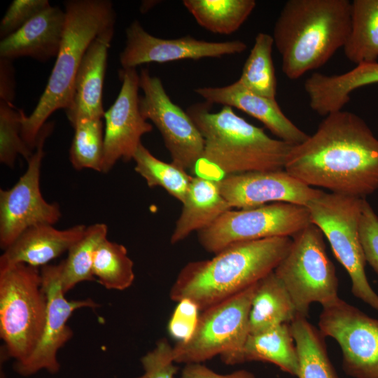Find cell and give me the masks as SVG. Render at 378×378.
I'll list each match as a JSON object with an SVG mask.
<instances>
[{"label":"cell","instance_id":"cell-1","mask_svg":"<svg viewBox=\"0 0 378 378\" xmlns=\"http://www.w3.org/2000/svg\"><path fill=\"white\" fill-rule=\"evenodd\" d=\"M284 170L310 187L365 198L378 190V139L355 113H331L293 146Z\"/></svg>","mask_w":378,"mask_h":378},{"label":"cell","instance_id":"cell-2","mask_svg":"<svg viewBox=\"0 0 378 378\" xmlns=\"http://www.w3.org/2000/svg\"><path fill=\"white\" fill-rule=\"evenodd\" d=\"M289 237L238 242L211 259L187 263L170 291V299H189L200 312L224 301L274 271L288 252Z\"/></svg>","mask_w":378,"mask_h":378},{"label":"cell","instance_id":"cell-3","mask_svg":"<svg viewBox=\"0 0 378 378\" xmlns=\"http://www.w3.org/2000/svg\"><path fill=\"white\" fill-rule=\"evenodd\" d=\"M349 0H288L274 23L272 38L289 79L323 66L344 48L351 29Z\"/></svg>","mask_w":378,"mask_h":378},{"label":"cell","instance_id":"cell-4","mask_svg":"<svg viewBox=\"0 0 378 378\" xmlns=\"http://www.w3.org/2000/svg\"><path fill=\"white\" fill-rule=\"evenodd\" d=\"M211 105L197 103L186 110L204 139L201 160L227 176L284 169L293 145L270 137L230 106L213 113Z\"/></svg>","mask_w":378,"mask_h":378},{"label":"cell","instance_id":"cell-5","mask_svg":"<svg viewBox=\"0 0 378 378\" xmlns=\"http://www.w3.org/2000/svg\"><path fill=\"white\" fill-rule=\"evenodd\" d=\"M64 6L66 24L55 65L36 108L22 119L21 136L32 151L50 115L68 107L74 81L88 46L102 31L115 24L116 14L111 1L68 0Z\"/></svg>","mask_w":378,"mask_h":378},{"label":"cell","instance_id":"cell-6","mask_svg":"<svg viewBox=\"0 0 378 378\" xmlns=\"http://www.w3.org/2000/svg\"><path fill=\"white\" fill-rule=\"evenodd\" d=\"M47 305L38 267L19 263L0 269V337L15 362L27 359L36 347Z\"/></svg>","mask_w":378,"mask_h":378},{"label":"cell","instance_id":"cell-7","mask_svg":"<svg viewBox=\"0 0 378 378\" xmlns=\"http://www.w3.org/2000/svg\"><path fill=\"white\" fill-rule=\"evenodd\" d=\"M274 272L287 289L296 316L307 318L312 303L323 308L340 299L338 279L326 253L324 235L314 223L292 237L288 252Z\"/></svg>","mask_w":378,"mask_h":378},{"label":"cell","instance_id":"cell-8","mask_svg":"<svg viewBox=\"0 0 378 378\" xmlns=\"http://www.w3.org/2000/svg\"><path fill=\"white\" fill-rule=\"evenodd\" d=\"M363 199L323 191L306 207L312 223L322 231L335 256L347 272L352 294L378 311V294L365 274L366 260L359 236Z\"/></svg>","mask_w":378,"mask_h":378},{"label":"cell","instance_id":"cell-9","mask_svg":"<svg viewBox=\"0 0 378 378\" xmlns=\"http://www.w3.org/2000/svg\"><path fill=\"white\" fill-rule=\"evenodd\" d=\"M257 283L201 312L192 337L172 346L174 361L201 363L240 351L250 334L249 313Z\"/></svg>","mask_w":378,"mask_h":378},{"label":"cell","instance_id":"cell-10","mask_svg":"<svg viewBox=\"0 0 378 378\" xmlns=\"http://www.w3.org/2000/svg\"><path fill=\"white\" fill-rule=\"evenodd\" d=\"M311 223L306 206L274 202L253 208L230 209L197 232V237L204 249L216 254L238 242L276 237H293Z\"/></svg>","mask_w":378,"mask_h":378},{"label":"cell","instance_id":"cell-11","mask_svg":"<svg viewBox=\"0 0 378 378\" xmlns=\"http://www.w3.org/2000/svg\"><path fill=\"white\" fill-rule=\"evenodd\" d=\"M53 127L52 122L42 127L26 172L12 188L0 190V246L4 251L27 229L53 225L62 216L59 205L48 202L40 189L43 146Z\"/></svg>","mask_w":378,"mask_h":378},{"label":"cell","instance_id":"cell-12","mask_svg":"<svg viewBox=\"0 0 378 378\" xmlns=\"http://www.w3.org/2000/svg\"><path fill=\"white\" fill-rule=\"evenodd\" d=\"M139 86L144 93L139 99L140 112L159 130L172 162L186 171L195 170L204 152V139L195 122L172 101L161 80L147 69L140 71Z\"/></svg>","mask_w":378,"mask_h":378},{"label":"cell","instance_id":"cell-13","mask_svg":"<svg viewBox=\"0 0 378 378\" xmlns=\"http://www.w3.org/2000/svg\"><path fill=\"white\" fill-rule=\"evenodd\" d=\"M318 326L338 343L347 375L378 378V319L340 298L323 308Z\"/></svg>","mask_w":378,"mask_h":378},{"label":"cell","instance_id":"cell-14","mask_svg":"<svg viewBox=\"0 0 378 378\" xmlns=\"http://www.w3.org/2000/svg\"><path fill=\"white\" fill-rule=\"evenodd\" d=\"M62 261L41 267L42 284L48 298L47 314L41 339L31 354L22 362H15L13 369L21 376L32 375L41 370L54 374L59 370L57 352L71 338L67 325L72 314L80 308L95 309L99 304L92 299L68 300L62 283Z\"/></svg>","mask_w":378,"mask_h":378},{"label":"cell","instance_id":"cell-15","mask_svg":"<svg viewBox=\"0 0 378 378\" xmlns=\"http://www.w3.org/2000/svg\"><path fill=\"white\" fill-rule=\"evenodd\" d=\"M125 34V46L119 55L122 69H136L151 62L218 58L241 53L247 48L239 40L206 41L190 35L172 39L159 38L149 34L137 20L130 23Z\"/></svg>","mask_w":378,"mask_h":378},{"label":"cell","instance_id":"cell-16","mask_svg":"<svg viewBox=\"0 0 378 378\" xmlns=\"http://www.w3.org/2000/svg\"><path fill=\"white\" fill-rule=\"evenodd\" d=\"M122 82L119 94L105 111L102 173H108L122 160L129 162L139 146L143 135L153 126L141 115L139 106V74L135 68L119 71Z\"/></svg>","mask_w":378,"mask_h":378},{"label":"cell","instance_id":"cell-17","mask_svg":"<svg viewBox=\"0 0 378 378\" xmlns=\"http://www.w3.org/2000/svg\"><path fill=\"white\" fill-rule=\"evenodd\" d=\"M220 190L232 208L248 209L270 202L307 206L323 191L313 188L284 169L228 175L218 181Z\"/></svg>","mask_w":378,"mask_h":378},{"label":"cell","instance_id":"cell-18","mask_svg":"<svg viewBox=\"0 0 378 378\" xmlns=\"http://www.w3.org/2000/svg\"><path fill=\"white\" fill-rule=\"evenodd\" d=\"M115 26L97 35L86 50L77 71L71 97L65 110L73 127L80 119H104L102 94L108 50L114 35Z\"/></svg>","mask_w":378,"mask_h":378},{"label":"cell","instance_id":"cell-19","mask_svg":"<svg viewBox=\"0 0 378 378\" xmlns=\"http://www.w3.org/2000/svg\"><path fill=\"white\" fill-rule=\"evenodd\" d=\"M195 92L210 104L242 111L261 122L279 139L291 145L302 144L309 137L284 114L276 99L256 94L238 80L225 86L199 87Z\"/></svg>","mask_w":378,"mask_h":378},{"label":"cell","instance_id":"cell-20","mask_svg":"<svg viewBox=\"0 0 378 378\" xmlns=\"http://www.w3.org/2000/svg\"><path fill=\"white\" fill-rule=\"evenodd\" d=\"M66 24L64 10L50 6L0 42V58L30 57L46 62L57 57Z\"/></svg>","mask_w":378,"mask_h":378},{"label":"cell","instance_id":"cell-21","mask_svg":"<svg viewBox=\"0 0 378 378\" xmlns=\"http://www.w3.org/2000/svg\"><path fill=\"white\" fill-rule=\"evenodd\" d=\"M86 226L76 225L58 230L52 225H39L24 230L0 257V269L23 263L43 267L68 251L83 235Z\"/></svg>","mask_w":378,"mask_h":378},{"label":"cell","instance_id":"cell-22","mask_svg":"<svg viewBox=\"0 0 378 378\" xmlns=\"http://www.w3.org/2000/svg\"><path fill=\"white\" fill-rule=\"evenodd\" d=\"M378 83V62L357 64L341 74H312L304 83L309 106L317 114L326 116L342 110L356 89Z\"/></svg>","mask_w":378,"mask_h":378},{"label":"cell","instance_id":"cell-23","mask_svg":"<svg viewBox=\"0 0 378 378\" xmlns=\"http://www.w3.org/2000/svg\"><path fill=\"white\" fill-rule=\"evenodd\" d=\"M182 204L170 238L172 244L183 241L194 231L207 227L232 209L222 195L218 181L200 176H192Z\"/></svg>","mask_w":378,"mask_h":378},{"label":"cell","instance_id":"cell-24","mask_svg":"<svg viewBox=\"0 0 378 378\" xmlns=\"http://www.w3.org/2000/svg\"><path fill=\"white\" fill-rule=\"evenodd\" d=\"M220 358L227 365L248 361L268 362L292 376L298 374V352L290 323L249 334L240 351L220 356Z\"/></svg>","mask_w":378,"mask_h":378},{"label":"cell","instance_id":"cell-25","mask_svg":"<svg viewBox=\"0 0 378 378\" xmlns=\"http://www.w3.org/2000/svg\"><path fill=\"white\" fill-rule=\"evenodd\" d=\"M293 300L272 271L257 283L249 313V333H259L296 317Z\"/></svg>","mask_w":378,"mask_h":378},{"label":"cell","instance_id":"cell-26","mask_svg":"<svg viewBox=\"0 0 378 378\" xmlns=\"http://www.w3.org/2000/svg\"><path fill=\"white\" fill-rule=\"evenodd\" d=\"M298 357V378H339L328 354L325 337L307 318L290 323Z\"/></svg>","mask_w":378,"mask_h":378},{"label":"cell","instance_id":"cell-27","mask_svg":"<svg viewBox=\"0 0 378 378\" xmlns=\"http://www.w3.org/2000/svg\"><path fill=\"white\" fill-rule=\"evenodd\" d=\"M343 49L356 65L377 62L378 0L351 1V29Z\"/></svg>","mask_w":378,"mask_h":378},{"label":"cell","instance_id":"cell-28","mask_svg":"<svg viewBox=\"0 0 378 378\" xmlns=\"http://www.w3.org/2000/svg\"><path fill=\"white\" fill-rule=\"evenodd\" d=\"M183 4L197 22L216 34L238 30L254 10V0H184Z\"/></svg>","mask_w":378,"mask_h":378},{"label":"cell","instance_id":"cell-29","mask_svg":"<svg viewBox=\"0 0 378 378\" xmlns=\"http://www.w3.org/2000/svg\"><path fill=\"white\" fill-rule=\"evenodd\" d=\"M108 227L97 223L86 227L83 235L69 249L62 260V283L66 293L83 281H95L92 274L94 254L99 244L107 238Z\"/></svg>","mask_w":378,"mask_h":378},{"label":"cell","instance_id":"cell-30","mask_svg":"<svg viewBox=\"0 0 378 378\" xmlns=\"http://www.w3.org/2000/svg\"><path fill=\"white\" fill-rule=\"evenodd\" d=\"M274 45L272 35L258 33L238 79L249 91L271 99H275L277 86L272 55Z\"/></svg>","mask_w":378,"mask_h":378},{"label":"cell","instance_id":"cell-31","mask_svg":"<svg viewBox=\"0 0 378 378\" xmlns=\"http://www.w3.org/2000/svg\"><path fill=\"white\" fill-rule=\"evenodd\" d=\"M133 160L134 170L145 179L150 188L161 187L171 196L183 203L192 176L173 162L157 158L142 144L138 146Z\"/></svg>","mask_w":378,"mask_h":378},{"label":"cell","instance_id":"cell-32","mask_svg":"<svg viewBox=\"0 0 378 378\" xmlns=\"http://www.w3.org/2000/svg\"><path fill=\"white\" fill-rule=\"evenodd\" d=\"M92 274L108 290H123L134 280V262L122 244L104 239L96 249Z\"/></svg>","mask_w":378,"mask_h":378},{"label":"cell","instance_id":"cell-33","mask_svg":"<svg viewBox=\"0 0 378 378\" xmlns=\"http://www.w3.org/2000/svg\"><path fill=\"white\" fill-rule=\"evenodd\" d=\"M103 118L77 121L69 149V160L75 169H90L102 172L104 155Z\"/></svg>","mask_w":378,"mask_h":378},{"label":"cell","instance_id":"cell-34","mask_svg":"<svg viewBox=\"0 0 378 378\" xmlns=\"http://www.w3.org/2000/svg\"><path fill=\"white\" fill-rule=\"evenodd\" d=\"M24 114L12 102L0 100V162L8 167L15 166L19 155L28 162L34 152L21 136Z\"/></svg>","mask_w":378,"mask_h":378},{"label":"cell","instance_id":"cell-35","mask_svg":"<svg viewBox=\"0 0 378 378\" xmlns=\"http://www.w3.org/2000/svg\"><path fill=\"white\" fill-rule=\"evenodd\" d=\"M50 6L48 0H14L0 23L1 39L17 31L34 16Z\"/></svg>","mask_w":378,"mask_h":378},{"label":"cell","instance_id":"cell-36","mask_svg":"<svg viewBox=\"0 0 378 378\" xmlns=\"http://www.w3.org/2000/svg\"><path fill=\"white\" fill-rule=\"evenodd\" d=\"M141 363L144 374L137 378H174L178 370L172 358V346L165 338L158 340Z\"/></svg>","mask_w":378,"mask_h":378},{"label":"cell","instance_id":"cell-37","mask_svg":"<svg viewBox=\"0 0 378 378\" xmlns=\"http://www.w3.org/2000/svg\"><path fill=\"white\" fill-rule=\"evenodd\" d=\"M359 236L366 262L378 275V216L365 198L363 200Z\"/></svg>","mask_w":378,"mask_h":378},{"label":"cell","instance_id":"cell-38","mask_svg":"<svg viewBox=\"0 0 378 378\" xmlns=\"http://www.w3.org/2000/svg\"><path fill=\"white\" fill-rule=\"evenodd\" d=\"M200 312L198 307L189 299L177 302L167 325L169 335L176 342L188 341L195 330Z\"/></svg>","mask_w":378,"mask_h":378},{"label":"cell","instance_id":"cell-39","mask_svg":"<svg viewBox=\"0 0 378 378\" xmlns=\"http://www.w3.org/2000/svg\"><path fill=\"white\" fill-rule=\"evenodd\" d=\"M180 378H256L245 370H240L227 374L215 372L201 363H189L184 367Z\"/></svg>","mask_w":378,"mask_h":378},{"label":"cell","instance_id":"cell-40","mask_svg":"<svg viewBox=\"0 0 378 378\" xmlns=\"http://www.w3.org/2000/svg\"><path fill=\"white\" fill-rule=\"evenodd\" d=\"M15 88L14 69L11 60L0 58V100L13 103Z\"/></svg>","mask_w":378,"mask_h":378}]
</instances>
